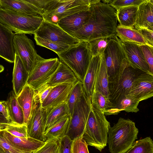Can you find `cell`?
Here are the masks:
<instances>
[{"label":"cell","mask_w":153,"mask_h":153,"mask_svg":"<svg viewBox=\"0 0 153 153\" xmlns=\"http://www.w3.org/2000/svg\"><path fill=\"white\" fill-rule=\"evenodd\" d=\"M89 10L90 15L86 22L71 36L80 42L117 36L118 20L116 9L101 0H90Z\"/></svg>","instance_id":"cell-1"},{"label":"cell","mask_w":153,"mask_h":153,"mask_svg":"<svg viewBox=\"0 0 153 153\" xmlns=\"http://www.w3.org/2000/svg\"><path fill=\"white\" fill-rule=\"evenodd\" d=\"M110 123L105 115L94 103L91 107L87 121L83 139L88 145L100 152L106 146Z\"/></svg>","instance_id":"cell-2"},{"label":"cell","mask_w":153,"mask_h":153,"mask_svg":"<svg viewBox=\"0 0 153 153\" xmlns=\"http://www.w3.org/2000/svg\"><path fill=\"white\" fill-rule=\"evenodd\" d=\"M139 132L135 123L129 119L120 117L117 123L110 126L107 143L111 153H124L137 139Z\"/></svg>","instance_id":"cell-3"},{"label":"cell","mask_w":153,"mask_h":153,"mask_svg":"<svg viewBox=\"0 0 153 153\" xmlns=\"http://www.w3.org/2000/svg\"><path fill=\"white\" fill-rule=\"evenodd\" d=\"M143 72L131 65L127 59L123 60L118 72L108 79L109 100L114 105L125 97L134 81Z\"/></svg>","instance_id":"cell-4"},{"label":"cell","mask_w":153,"mask_h":153,"mask_svg":"<svg viewBox=\"0 0 153 153\" xmlns=\"http://www.w3.org/2000/svg\"><path fill=\"white\" fill-rule=\"evenodd\" d=\"M57 55L60 61L69 68L82 83L92 57L89 42H80Z\"/></svg>","instance_id":"cell-5"},{"label":"cell","mask_w":153,"mask_h":153,"mask_svg":"<svg viewBox=\"0 0 153 153\" xmlns=\"http://www.w3.org/2000/svg\"><path fill=\"white\" fill-rule=\"evenodd\" d=\"M44 21L39 15L20 13L0 8V22L15 33L34 35Z\"/></svg>","instance_id":"cell-6"},{"label":"cell","mask_w":153,"mask_h":153,"mask_svg":"<svg viewBox=\"0 0 153 153\" xmlns=\"http://www.w3.org/2000/svg\"><path fill=\"white\" fill-rule=\"evenodd\" d=\"M90 0H51L44 11V20L57 25L62 19L89 9Z\"/></svg>","instance_id":"cell-7"},{"label":"cell","mask_w":153,"mask_h":153,"mask_svg":"<svg viewBox=\"0 0 153 153\" xmlns=\"http://www.w3.org/2000/svg\"><path fill=\"white\" fill-rule=\"evenodd\" d=\"M91 98L84 94L76 103L65 135L73 141L83 136L91 107Z\"/></svg>","instance_id":"cell-8"},{"label":"cell","mask_w":153,"mask_h":153,"mask_svg":"<svg viewBox=\"0 0 153 153\" xmlns=\"http://www.w3.org/2000/svg\"><path fill=\"white\" fill-rule=\"evenodd\" d=\"M60 63L57 58L42 57L34 64L29 74L27 84L36 91L45 85Z\"/></svg>","instance_id":"cell-9"},{"label":"cell","mask_w":153,"mask_h":153,"mask_svg":"<svg viewBox=\"0 0 153 153\" xmlns=\"http://www.w3.org/2000/svg\"><path fill=\"white\" fill-rule=\"evenodd\" d=\"M14 45L15 54L20 58L29 74L34 64L42 57L37 54L33 42L25 34L15 33Z\"/></svg>","instance_id":"cell-10"},{"label":"cell","mask_w":153,"mask_h":153,"mask_svg":"<svg viewBox=\"0 0 153 153\" xmlns=\"http://www.w3.org/2000/svg\"><path fill=\"white\" fill-rule=\"evenodd\" d=\"M34 35L54 42L71 46L76 45L80 42L58 25L44 20Z\"/></svg>","instance_id":"cell-11"},{"label":"cell","mask_w":153,"mask_h":153,"mask_svg":"<svg viewBox=\"0 0 153 153\" xmlns=\"http://www.w3.org/2000/svg\"><path fill=\"white\" fill-rule=\"evenodd\" d=\"M108 79L118 71L123 60L126 59L118 37L111 39L104 52Z\"/></svg>","instance_id":"cell-12"},{"label":"cell","mask_w":153,"mask_h":153,"mask_svg":"<svg viewBox=\"0 0 153 153\" xmlns=\"http://www.w3.org/2000/svg\"><path fill=\"white\" fill-rule=\"evenodd\" d=\"M153 96V75L143 72L133 82L125 97L140 102Z\"/></svg>","instance_id":"cell-13"},{"label":"cell","mask_w":153,"mask_h":153,"mask_svg":"<svg viewBox=\"0 0 153 153\" xmlns=\"http://www.w3.org/2000/svg\"><path fill=\"white\" fill-rule=\"evenodd\" d=\"M47 115L46 110L42 108L40 102L37 103L27 124L28 137L45 142L44 133Z\"/></svg>","instance_id":"cell-14"},{"label":"cell","mask_w":153,"mask_h":153,"mask_svg":"<svg viewBox=\"0 0 153 153\" xmlns=\"http://www.w3.org/2000/svg\"><path fill=\"white\" fill-rule=\"evenodd\" d=\"M74 84L62 83L53 87L47 97L41 104L47 113L51 109L67 102Z\"/></svg>","instance_id":"cell-15"},{"label":"cell","mask_w":153,"mask_h":153,"mask_svg":"<svg viewBox=\"0 0 153 153\" xmlns=\"http://www.w3.org/2000/svg\"><path fill=\"white\" fill-rule=\"evenodd\" d=\"M118 40L125 53L126 59L130 63L143 72L153 75L149 71L139 45L123 42L119 39Z\"/></svg>","instance_id":"cell-16"},{"label":"cell","mask_w":153,"mask_h":153,"mask_svg":"<svg viewBox=\"0 0 153 153\" xmlns=\"http://www.w3.org/2000/svg\"><path fill=\"white\" fill-rule=\"evenodd\" d=\"M15 33L0 22V57L14 63L15 51L14 37Z\"/></svg>","instance_id":"cell-17"},{"label":"cell","mask_w":153,"mask_h":153,"mask_svg":"<svg viewBox=\"0 0 153 153\" xmlns=\"http://www.w3.org/2000/svg\"><path fill=\"white\" fill-rule=\"evenodd\" d=\"M153 0H145L138 7L134 29L153 31Z\"/></svg>","instance_id":"cell-18"},{"label":"cell","mask_w":153,"mask_h":153,"mask_svg":"<svg viewBox=\"0 0 153 153\" xmlns=\"http://www.w3.org/2000/svg\"><path fill=\"white\" fill-rule=\"evenodd\" d=\"M35 90L27 84L17 96L18 102L24 113V123L27 125L37 103L35 99Z\"/></svg>","instance_id":"cell-19"},{"label":"cell","mask_w":153,"mask_h":153,"mask_svg":"<svg viewBox=\"0 0 153 153\" xmlns=\"http://www.w3.org/2000/svg\"><path fill=\"white\" fill-rule=\"evenodd\" d=\"M90 15L89 9L79 12L62 19L59 21L57 25L71 35L86 22Z\"/></svg>","instance_id":"cell-20"},{"label":"cell","mask_w":153,"mask_h":153,"mask_svg":"<svg viewBox=\"0 0 153 153\" xmlns=\"http://www.w3.org/2000/svg\"><path fill=\"white\" fill-rule=\"evenodd\" d=\"M78 80L73 71L60 61L59 66L45 85L53 87L62 83L74 84Z\"/></svg>","instance_id":"cell-21"},{"label":"cell","mask_w":153,"mask_h":153,"mask_svg":"<svg viewBox=\"0 0 153 153\" xmlns=\"http://www.w3.org/2000/svg\"><path fill=\"white\" fill-rule=\"evenodd\" d=\"M12 82L13 91L17 96L27 84L29 73L20 58L15 54Z\"/></svg>","instance_id":"cell-22"},{"label":"cell","mask_w":153,"mask_h":153,"mask_svg":"<svg viewBox=\"0 0 153 153\" xmlns=\"http://www.w3.org/2000/svg\"><path fill=\"white\" fill-rule=\"evenodd\" d=\"M101 54L93 56L82 82L84 94L91 98L93 94L97 73L100 66Z\"/></svg>","instance_id":"cell-23"},{"label":"cell","mask_w":153,"mask_h":153,"mask_svg":"<svg viewBox=\"0 0 153 153\" xmlns=\"http://www.w3.org/2000/svg\"><path fill=\"white\" fill-rule=\"evenodd\" d=\"M0 8L30 14L42 16L39 10L26 0H0Z\"/></svg>","instance_id":"cell-24"},{"label":"cell","mask_w":153,"mask_h":153,"mask_svg":"<svg viewBox=\"0 0 153 153\" xmlns=\"http://www.w3.org/2000/svg\"><path fill=\"white\" fill-rule=\"evenodd\" d=\"M3 134L7 140L13 145L32 152L40 148L45 143V142L30 137H16L11 134L4 129L3 131Z\"/></svg>","instance_id":"cell-25"},{"label":"cell","mask_w":153,"mask_h":153,"mask_svg":"<svg viewBox=\"0 0 153 153\" xmlns=\"http://www.w3.org/2000/svg\"><path fill=\"white\" fill-rule=\"evenodd\" d=\"M108 77L103 53L101 54L100 66L96 76L94 91H98L109 99Z\"/></svg>","instance_id":"cell-26"},{"label":"cell","mask_w":153,"mask_h":153,"mask_svg":"<svg viewBox=\"0 0 153 153\" xmlns=\"http://www.w3.org/2000/svg\"><path fill=\"white\" fill-rule=\"evenodd\" d=\"M116 35L121 41L136 44L139 45H149L137 30L123 27L118 25L116 29Z\"/></svg>","instance_id":"cell-27"},{"label":"cell","mask_w":153,"mask_h":153,"mask_svg":"<svg viewBox=\"0 0 153 153\" xmlns=\"http://www.w3.org/2000/svg\"><path fill=\"white\" fill-rule=\"evenodd\" d=\"M12 124H22L24 123V117L22 109L17 100V96L13 90L8 94L6 100Z\"/></svg>","instance_id":"cell-28"},{"label":"cell","mask_w":153,"mask_h":153,"mask_svg":"<svg viewBox=\"0 0 153 153\" xmlns=\"http://www.w3.org/2000/svg\"><path fill=\"white\" fill-rule=\"evenodd\" d=\"M138 7H126L120 8L117 11L119 25L124 27L134 28Z\"/></svg>","instance_id":"cell-29"},{"label":"cell","mask_w":153,"mask_h":153,"mask_svg":"<svg viewBox=\"0 0 153 153\" xmlns=\"http://www.w3.org/2000/svg\"><path fill=\"white\" fill-rule=\"evenodd\" d=\"M140 102L138 100L125 97L108 109L104 114L105 115H116L123 111L127 112L137 113L139 110L137 107Z\"/></svg>","instance_id":"cell-30"},{"label":"cell","mask_w":153,"mask_h":153,"mask_svg":"<svg viewBox=\"0 0 153 153\" xmlns=\"http://www.w3.org/2000/svg\"><path fill=\"white\" fill-rule=\"evenodd\" d=\"M70 116L67 102L51 109L47 113L45 132L62 118Z\"/></svg>","instance_id":"cell-31"},{"label":"cell","mask_w":153,"mask_h":153,"mask_svg":"<svg viewBox=\"0 0 153 153\" xmlns=\"http://www.w3.org/2000/svg\"><path fill=\"white\" fill-rule=\"evenodd\" d=\"M70 119V116L62 118L45 132V141L54 138L60 139L65 135Z\"/></svg>","instance_id":"cell-32"},{"label":"cell","mask_w":153,"mask_h":153,"mask_svg":"<svg viewBox=\"0 0 153 153\" xmlns=\"http://www.w3.org/2000/svg\"><path fill=\"white\" fill-rule=\"evenodd\" d=\"M124 153H153V142L150 137L135 141Z\"/></svg>","instance_id":"cell-33"},{"label":"cell","mask_w":153,"mask_h":153,"mask_svg":"<svg viewBox=\"0 0 153 153\" xmlns=\"http://www.w3.org/2000/svg\"><path fill=\"white\" fill-rule=\"evenodd\" d=\"M83 93L82 83L78 80L74 85L67 101L70 117L72 114L76 103Z\"/></svg>","instance_id":"cell-34"},{"label":"cell","mask_w":153,"mask_h":153,"mask_svg":"<svg viewBox=\"0 0 153 153\" xmlns=\"http://www.w3.org/2000/svg\"><path fill=\"white\" fill-rule=\"evenodd\" d=\"M34 39L37 45L49 49L57 54L73 46L54 42L34 35Z\"/></svg>","instance_id":"cell-35"},{"label":"cell","mask_w":153,"mask_h":153,"mask_svg":"<svg viewBox=\"0 0 153 153\" xmlns=\"http://www.w3.org/2000/svg\"><path fill=\"white\" fill-rule=\"evenodd\" d=\"M91 101V102L95 104L104 114L114 106L108 98L98 91H93Z\"/></svg>","instance_id":"cell-36"},{"label":"cell","mask_w":153,"mask_h":153,"mask_svg":"<svg viewBox=\"0 0 153 153\" xmlns=\"http://www.w3.org/2000/svg\"><path fill=\"white\" fill-rule=\"evenodd\" d=\"M112 38H114L109 37L100 38L88 42L92 57L103 53L109 42Z\"/></svg>","instance_id":"cell-37"},{"label":"cell","mask_w":153,"mask_h":153,"mask_svg":"<svg viewBox=\"0 0 153 153\" xmlns=\"http://www.w3.org/2000/svg\"><path fill=\"white\" fill-rule=\"evenodd\" d=\"M32 153H60L59 139L54 138L47 140Z\"/></svg>","instance_id":"cell-38"},{"label":"cell","mask_w":153,"mask_h":153,"mask_svg":"<svg viewBox=\"0 0 153 153\" xmlns=\"http://www.w3.org/2000/svg\"><path fill=\"white\" fill-rule=\"evenodd\" d=\"M12 135L17 137H29L27 133V125L11 124L7 126L4 129Z\"/></svg>","instance_id":"cell-39"},{"label":"cell","mask_w":153,"mask_h":153,"mask_svg":"<svg viewBox=\"0 0 153 153\" xmlns=\"http://www.w3.org/2000/svg\"><path fill=\"white\" fill-rule=\"evenodd\" d=\"M145 0H104V3L109 4L117 11L120 8L132 6H138Z\"/></svg>","instance_id":"cell-40"},{"label":"cell","mask_w":153,"mask_h":153,"mask_svg":"<svg viewBox=\"0 0 153 153\" xmlns=\"http://www.w3.org/2000/svg\"><path fill=\"white\" fill-rule=\"evenodd\" d=\"M4 129L0 131V147L4 150L9 151L13 153H32L19 148L10 143L4 135Z\"/></svg>","instance_id":"cell-41"},{"label":"cell","mask_w":153,"mask_h":153,"mask_svg":"<svg viewBox=\"0 0 153 153\" xmlns=\"http://www.w3.org/2000/svg\"><path fill=\"white\" fill-rule=\"evenodd\" d=\"M88 145L83 139L82 136L73 141L71 147L72 153H89Z\"/></svg>","instance_id":"cell-42"},{"label":"cell","mask_w":153,"mask_h":153,"mask_svg":"<svg viewBox=\"0 0 153 153\" xmlns=\"http://www.w3.org/2000/svg\"><path fill=\"white\" fill-rule=\"evenodd\" d=\"M144 59L149 66L150 73L153 74V47L139 45Z\"/></svg>","instance_id":"cell-43"},{"label":"cell","mask_w":153,"mask_h":153,"mask_svg":"<svg viewBox=\"0 0 153 153\" xmlns=\"http://www.w3.org/2000/svg\"><path fill=\"white\" fill-rule=\"evenodd\" d=\"M73 141L65 135L59 139L60 153H72Z\"/></svg>","instance_id":"cell-44"},{"label":"cell","mask_w":153,"mask_h":153,"mask_svg":"<svg viewBox=\"0 0 153 153\" xmlns=\"http://www.w3.org/2000/svg\"><path fill=\"white\" fill-rule=\"evenodd\" d=\"M27 1L38 8L42 15L51 0H26Z\"/></svg>","instance_id":"cell-45"},{"label":"cell","mask_w":153,"mask_h":153,"mask_svg":"<svg viewBox=\"0 0 153 153\" xmlns=\"http://www.w3.org/2000/svg\"><path fill=\"white\" fill-rule=\"evenodd\" d=\"M147 43L153 47V31L146 29L137 30Z\"/></svg>","instance_id":"cell-46"},{"label":"cell","mask_w":153,"mask_h":153,"mask_svg":"<svg viewBox=\"0 0 153 153\" xmlns=\"http://www.w3.org/2000/svg\"><path fill=\"white\" fill-rule=\"evenodd\" d=\"M0 113L12 123L10 111L6 101H0Z\"/></svg>","instance_id":"cell-47"},{"label":"cell","mask_w":153,"mask_h":153,"mask_svg":"<svg viewBox=\"0 0 153 153\" xmlns=\"http://www.w3.org/2000/svg\"><path fill=\"white\" fill-rule=\"evenodd\" d=\"M12 124L7 120L0 113V125H9Z\"/></svg>","instance_id":"cell-48"},{"label":"cell","mask_w":153,"mask_h":153,"mask_svg":"<svg viewBox=\"0 0 153 153\" xmlns=\"http://www.w3.org/2000/svg\"><path fill=\"white\" fill-rule=\"evenodd\" d=\"M8 125H0V131L4 129L5 127Z\"/></svg>","instance_id":"cell-49"},{"label":"cell","mask_w":153,"mask_h":153,"mask_svg":"<svg viewBox=\"0 0 153 153\" xmlns=\"http://www.w3.org/2000/svg\"><path fill=\"white\" fill-rule=\"evenodd\" d=\"M4 67L2 65L0 64V73L3 71Z\"/></svg>","instance_id":"cell-50"},{"label":"cell","mask_w":153,"mask_h":153,"mask_svg":"<svg viewBox=\"0 0 153 153\" xmlns=\"http://www.w3.org/2000/svg\"><path fill=\"white\" fill-rule=\"evenodd\" d=\"M0 153H5L4 150L0 147Z\"/></svg>","instance_id":"cell-51"},{"label":"cell","mask_w":153,"mask_h":153,"mask_svg":"<svg viewBox=\"0 0 153 153\" xmlns=\"http://www.w3.org/2000/svg\"><path fill=\"white\" fill-rule=\"evenodd\" d=\"M5 153H13V152L8 150H4Z\"/></svg>","instance_id":"cell-52"}]
</instances>
